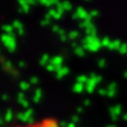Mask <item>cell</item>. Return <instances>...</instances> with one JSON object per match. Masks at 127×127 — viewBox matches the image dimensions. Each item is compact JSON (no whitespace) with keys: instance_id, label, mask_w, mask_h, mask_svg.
Segmentation results:
<instances>
[{"instance_id":"obj_1","label":"cell","mask_w":127,"mask_h":127,"mask_svg":"<svg viewBox=\"0 0 127 127\" xmlns=\"http://www.w3.org/2000/svg\"><path fill=\"white\" fill-rule=\"evenodd\" d=\"M14 127H61V124L55 118H44L36 122L24 124V125H17Z\"/></svg>"}]
</instances>
